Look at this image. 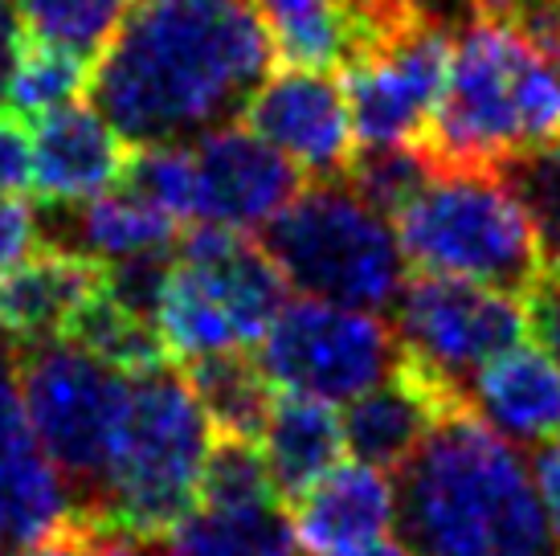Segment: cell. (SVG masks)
Listing matches in <instances>:
<instances>
[{
    "instance_id": "6da1fadb",
    "label": "cell",
    "mask_w": 560,
    "mask_h": 556,
    "mask_svg": "<svg viewBox=\"0 0 560 556\" xmlns=\"http://www.w3.org/2000/svg\"><path fill=\"white\" fill-rule=\"evenodd\" d=\"M275 58L254 0H131L86 91L131 148L192 143L234 124Z\"/></svg>"
},
{
    "instance_id": "7a4b0ae2",
    "label": "cell",
    "mask_w": 560,
    "mask_h": 556,
    "mask_svg": "<svg viewBox=\"0 0 560 556\" xmlns=\"http://www.w3.org/2000/svg\"><path fill=\"white\" fill-rule=\"evenodd\" d=\"M397 532L413 556H557L524 459L470 405L438 417L397 471Z\"/></svg>"
},
{
    "instance_id": "3957f363",
    "label": "cell",
    "mask_w": 560,
    "mask_h": 556,
    "mask_svg": "<svg viewBox=\"0 0 560 556\" xmlns=\"http://www.w3.org/2000/svg\"><path fill=\"white\" fill-rule=\"evenodd\" d=\"M548 139H560V70L512 25L470 21L421 136L434 172H495L503 155Z\"/></svg>"
},
{
    "instance_id": "277c9868",
    "label": "cell",
    "mask_w": 560,
    "mask_h": 556,
    "mask_svg": "<svg viewBox=\"0 0 560 556\" xmlns=\"http://www.w3.org/2000/svg\"><path fill=\"white\" fill-rule=\"evenodd\" d=\"M213 421L192 397L185 372L168 364L127 377L124 409L110 433L107 487L94 520L160 541L180 516L197 508Z\"/></svg>"
},
{
    "instance_id": "5b68a950",
    "label": "cell",
    "mask_w": 560,
    "mask_h": 556,
    "mask_svg": "<svg viewBox=\"0 0 560 556\" xmlns=\"http://www.w3.org/2000/svg\"><path fill=\"white\" fill-rule=\"evenodd\" d=\"M262 246L287 287L336 308L381 315L409 278L389 217L369 209L343 181L303 188L262 230Z\"/></svg>"
},
{
    "instance_id": "8992f818",
    "label": "cell",
    "mask_w": 560,
    "mask_h": 556,
    "mask_svg": "<svg viewBox=\"0 0 560 556\" xmlns=\"http://www.w3.org/2000/svg\"><path fill=\"white\" fill-rule=\"evenodd\" d=\"M393 225L405 263L425 275L524 294L545 270L528 217L495 172H434Z\"/></svg>"
},
{
    "instance_id": "52a82bcc",
    "label": "cell",
    "mask_w": 560,
    "mask_h": 556,
    "mask_svg": "<svg viewBox=\"0 0 560 556\" xmlns=\"http://www.w3.org/2000/svg\"><path fill=\"white\" fill-rule=\"evenodd\" d=\"M16 385L37 442L74 495L79 516H98L107 487L110 433L124 409L127 372L110 369L70 340L21 348Z\"/></svg>"
},
{
    "instance_id": "ba28073f",
    "label": "cell",
    "mask_w": 560,
    "mask_h": 556,
    "mask_svg": "<svg viewBox=\"0 0 560 556\" xmlns=\"http://www.w3.org/2000/svg\"><path fill=\"white\" fill-rule=\"evenodd\" d=\"M262 369L282 393L315 402H352L401 364V344L373 311L324 299H287L262 336Z\"/></svg>"
},
{
    "instance_id": "9c48e42d",
    "label": "cell",
    "mask_w": 560,
    "mask_h": 556,
    "mask_svg": "<svg viewBox=\"0 0 560 556\" xmlns=\"http://www.w3.org/2000/svg\"><path fill=\"white\" fill-rule=\"evenodd\" d=\"M389 311L401 352L463 402L475 372L515 348L528 332L524 303L515 294L425 270L405 278Z\"/></svg>"
},
{
    "instance_id": "30bf717a",
    "label": "cell",
    "mask_w": 560,
    "mask_h": 556,
    "mask_svg": "<svg viewBox=\"0 0 560 556\" xmlns=\"http://www.w3.org/2000/svg\"><path fill=\"white\" fill-rule=\"evenodd\" d=\"M451 49V33L413 21L343 70L340 82L357 148L360 143H421L446 86Z\"/></svg>"
},
{
    "instance_id": "8fae6325",
    "label": "cell",
    "mask_w": 560,
    "mask_h": 556,
    "mask_svg": "<svg viewBox=\"0 0 560 556\" xmlns=\"http://www.w3.org/2000/svg\"><path fill=\"white\" fill-rule=\"evenodd\" d=\"M242 119L254 136L279 148L312 185L343 181L348 160L357 152L343 82L327 70H270Z\"/></svg>"
},
{
    "instance_id": "7c38bea8",
    "label": "cell",
    "mask_w": 560,
    "mask_h": 556,
    "mask_svg": "<svg viewBox=\"0 0 560 556\" xmlns=\"http://www.w3.org/2000/svg\"><path fill=\"white\" fill-rule=\"evenodd\" d=\"M188 148L201 188V221L209 225L242 233L266 230L303 193V172L249 127H213Z\"/></svg>"
},
{
    "instance_id": "4fadbf2b",
    "label": "cell",
    "mask_w": 560,
    "mask_h": 556,
    "mask_svg": "<svg viewBox=\"0 0 560 556\" xmlns=\"http://www.w3.org/2000/svg\"><path fill=\"white\" fill-rule=\"evenodd\" d=\"M74 495L33 433L13 352L0 356V556H16L74 524Z\"/></svg>"
},
{
    "instance_id": "5bb4252c",
    "label": "cell",
    "mask_w": 560,
    "mask_h": 556,
    "mask_svg": "<svg viewBox=\"0 0 560 556\" xmlns=\"http://www.w3.org/2000/svg\"><path fill=\"white\" fill-rule=\"evenodd\" d=\"M454 405L470 402L454 397L418 360L401 352V364L385 381H376L373 389H364L360 397L348 402L340 417L343 450H352L357 463L376 466V471H401L409 454L425 442V433L438 426V417Z\"/></svg>"
},
{
    "instance_id": "9a60e30c",
    "label": "cell",
    "mask_w": 560,
    "mask_h": 556,
    "mask_svg": "<svg viewBox=\"0 0 560 556\" xmlns=\"http://www.w3.org/2000/svg\"><path fill=\"white\" fill-rule=\"evenodd\" d=\"M295 544L307 556H360L397 528V483L364 463H336L287 503Z\"/></svg>"
},
{
    "instance_id": "2e32d148",
    "label": "cell",
    "mask_w": 560,
    "mask_h": 556,
    "mask_svg": "<svg viewBox=\"0 0 560 556\" xmlns=\"http://www.w3.org/2000/svg\"><path fill=\"white\" fill-rule=\"evenodd\" d=\"M131 143L94 107L70 103L33 124L30 188L42 205H79L124 181Z\"/></svg>"
},
{
    "instance_id": "e0dca14e",
    "label": "cell",
    "mask_w": 560,
    "mask_h": 556,
    "mask_svg": "<svg viewBox=\"0 0 560 556\" xmlns=\"http://www.w3.org/2000/svg\"><path fill=\"white\" fill-rule=\"evenodd\" d=\"M103 287V263L62 246H33L0 278V340L13 352L62 340L82 303Z\"/></svg>"
},
{
    "instance_id": "ac0fdd59",
    "label": "cell",
    "mask_w": 560,
    "mask_h": 556,
    "mask_svg": "<svg viewBox=\"0 0 560 556\" xmlns=\"http://www.w3.org/2000/svg\"><path fill=\"white\" fill-rule=\"evenodd\" d=\"M176 258L201 270L205 282L218 291L246 348L262 344L266 327L275 324V315L287 303V278L270 263L266 246L242 230L201 221L176 238Z\"/></svg>"
},
{
    "instance_id": "d6986e66",
    "label": "cell",
    "mask_w": 560,
    "mask_h": 556,
    "mask_svg": "<svg viewBox=\"0 0 560 556\" xmlns=\"http://www.w3.org/2000/svg\"><path fill=\"white\" fill-rule=\"evenodd\" d=\"M46 221L37 217V238L46 246L86 254L94 263H124L140 254H168L176 246V221L136 188L98 193L79 205H46Z\"/></svg>"
},
{
    "instance_id": "ffe728a7",
    "label": "cell",
    "mask_w": 560,
    "mask_h": 556,
    "mask_svg": "<svg viewBox=\"0 0 560 556\" xmlns=\"http://www.w3.org/2000/svg\"><path fill=\"white\" fill-rule=\"evenodd\" d=\"M467 402L508 442L545 447L560 438V364L536 344H515L475 372Z\"/></svg>"
},
{
    "instance_id": "44dd1931",
    "label": "cell",
    "mask_w": 560,
    "mask_h": 556,
    "mask_svg": "<svg viewBox=\"0 0 560 556\" xmlns=\"http://www.w3.org/2000/svg\"><path fill=\"white\" fill-rule=\"evenodd\" d=\"M258 450H262L266 471L275 479L279 499L291 503L340 463V414L327 402H315V397H303V393H279L275 405H270L262 433H258Z\"/></svg>"
},
{
    "instance_id": "7402d4cb",
    "label": "cell",
    "mask_w": 560,
    "mask_h": 556,
    "mask_svg": "<svg viewBox=\"0 0 560 556\" xmlns=\"http://www.w3.org/2000/svg\"><path fill=\"white\" fill-rule=\"evenodd\" d=\"M156 556H295V532L282 503L197 508L152 541Z\"/></svg>"
},
{
    "instance_id": "603a6c76",
    "label": "cell",
    "mask_w": 560,
    "mask_h": 556,
    "mask_svg": "<svg viewBox=\"0 0 560 556\" xmlns=\"http://www.w3.org/2000/svg\"><path fill=\"white\" fill-rule=\"evenodd\" d=\"M185 381L221 438L258 442L275 405V381L266 377L258 356H249L246 348L192 356L185 364Z\"/></svg>"
},
{
    "instance_id": "cb8c5ba5",
    "label": "cell",
    "mask_w": 560,
    "mask_h": 556,
    "mask_svg": "<svg viewBox=\"0 0 560 556\" xmlns=\"http://www.w3.org/2000/svg\"><path fill=\"white\" fill-rule=\"evenodd\" d=\"M62 340L79 344L82 352H91L94 360H103V364L127 372V377L164 369L172 360L156 320L127 311L124 303H115L103 287L82 303V311L70 320Z\"/></svg>"
},
{
    "instance_id": "d4e9b609",
    "label": "cell",
    "mask_w": 560,
    "mask_h": 556,
    "mask_svg": "<svg viewBox=\"0 0 560 556\" xmlns=\"http://www.w3.org/2000/svg\"><path fill=\"white\" fill-rule=\"evenodd\" d=\"M495 176L512 188V197L528 217L540 246V266L560 275V139L503 155Z\"/></svg>"
},
{
    "instance_id": "484cf974",
    "label": "cell",
    "mask_w": 560,
    "mask_h": 556,
    "mask_svg": "<svg viewBox=\"0 0 560 556\" xmlns=\"http://www.w3.org/2000/svg\"><path fill=\"white\" fill-rule=\"evenodd\" d=\"M131 0H16L13 9L37 46H54L91 62L107 49Z\"/></svg>"
},
{
    "instance_id": "4316f807",
    "label": "cell",
    "mask_w": 560,
    "mask_h": 556,
    "mask_svg": "<svg viewBox=\"0 0 560 556\" xmlns=\"http://www.w3.org/2000/svg\"><path fill=\"white\" fill-rule=\"evenodd\" d=\"M430 181H434V160L421 143H360L343 172V185L389 221Z\"/></svg>"
},
{
    "instance_id": "83f0119b",
    "label": "cell",
    "mask_w": 560,
    "mask_h": 556,
    "mask_svg": "<svg viewBox=\"0 0 560 556\" xmlns=\"http://www.w3.org/2000/svg\"><path fill=\"white\" fill-rule=\"evenodd\" d=\"M91 82V62H82L74 54L54 46H37L30 42L25 54H21V66H16L13 82H9V94L0 107H9L13 115H21L25 124H37L49 111L70 107Z\"/></svg>"
},
{
    "instance_id": "f1b7e54d",
    "label": "cell",
    "mask_w": 560,
    "mask_h": 556,
    "mask_svg": "<svg viewBox=\"0 0 560 556\" xmlns=\"http://www.w3.org/2000/svg\"><path fill=\"white\" fill-rule=\"evenodd\" d=\"M197 503H209V508H254V503H282V499L275 491L270 471H266L262 450L254 442H242V438H218L209 459H205Z\"/></svg>"
},
{
    "instance_id": "f546056e",
    "label": "cell",
    "mask_w": 560,
    "mask_h": 556,
    "mask_svg": "<svg viewBox=\"0 0 560 556\" xmlns=\"http://www.w3.org/2000/svg\"><path fill=\"white\" fill-rule=\"evenodd\" d=\"M168 254H140V258H124V263H103V291L124 303L136 315L156 320L164 287H168Z\"/></svg>"
},
{
    "instance_id": "4dcf8cb0",
    "label": "cell",
    "mask_w": 560,
    "mask_h": 556,
    "mask_svg": "<svg viewBox=\"0 0 560 556\" xmlns=\"http://www.w3.org/2000/svg\"><path fill=\"white\" fill-rule=\"evenodd\" d=\"M524 324L540 352L560 364V275L540 270L524 291Z\"/></svg>"
},
{
    "instance_id": "1f68e13d",
    "label": "cell",
    "mask_w": 560,
    "mask_h": 556,
    "mask_svg": "<svg viewBox=\"0 0 560 556\" xmlns=\"http://www.w3.org/2000/svg\"><path fill=\"white\" fill-rule=\"evenodd\" d=\"M33 172V131L21 115L0 107V193H25Z\"/></svg>"
},
{
    "instance_id": "d6a6232c",
    "label": "cell",
    "mask_w": 560,
    "mask_h": 556,
    "mask_svg": "<svg viewBox=\"0 0 560 556\" xmlns=\"http://www.w3.org/2000/svg\"><path fill=\"white\" fill-rule=\"evenodd\" d=\"M30 246H37V213L13 193H0V278L30 254Z\"/></svg>"
},
{
    "instance_id": "836d02e7",
    "label": "cell",
    "mask_w": 560,
    "mask_h": 556,
    "mask_svg": "<svg viewBox=\"0 0 560 556\" xmlns=\"http://www.w3.org/2000/svg\"><path fill=\"white\" fill-rule=\"evenodd\" d=\"M74 528H79V536L91 556H156L152 553V541L131 536L127 528H115V524H107V520L74 516Z\"/></svg>"
},
{
    "instance_id": "e575fe53",
    "label": "cell",
    "mask_w": 560,
    "mask_h": 556,
    "mask_svg": "<svg viewBox=\"0 0 560 556\" xmlns=\"http://www.w3.org/2000/svg\"><path fill=\"white\" fill-rule=\"evenodd\" d=\"M536 491H540L548 532H552V544H557L560 556V438H552V442L536 450Z\"/></svg>"
},
{
    "instance_id": "d590c367",
    "label": "cell",
    "mask_w": 560,
    "mask_h": 556,
    "mask_svg": "<svg viewBox=\"0 0 560 556\" xmlns=\"http://www.w3.org/2000/svg\"><path fill=\"white\" fill-rule=\"evenodd\" d=\"M25 46H30V33L21 25L16 9L0 4V103H4V94H9V82H13L16 66H21Z\"/></svg>"
},
{
    "instance_id": "8d00e7d4",
    "label": "cell",
    "mask_w": 560,
    "mask_h": 556,
    "mask_svg": "<svg viewBox=\"0 0 560 556\" xmlns=\"http://www.w3.org/2000/svg\"><path fill=\"white\" fill-rule=\"evenodd\" d=\"M16 556H91V553H86V544H82L79 528L70 524V528L62 532V536H54V541L33 544V548H25V553H16Z\"/></svg>"
},
{
    "instance_id": "74e56055",
    "label": "cell",
    "mask_w": 560,
    "mask_h": 556,
    "mask_svg": "<svg viewBox=\"0 0 560 556\" xmlns=\"http://www.w3.org/2000/svg\"><path fill=\"white\" fill-rule=\"evenodd\" d=\"M262 9L266 21H282V16L307 13V9H319V4H336V0H254Z\"/></svg>"
},
{
    "instance_id": "f35d334b",
    "label": "cell",
    "mask_w": 560,
    "mask_h": 556,
    "mask_svg": "<svg viewBox=\"0 0 560 556\" xmlns=\"http://www.w3.org/2000/svg\"><path fill=\"white\" fill-rule=\"evenodd\" d=\"M360 556H413V553H409L401 541H381V544H373L369 553H360Z\"/></svg>"
},
{
    "instance_id": "ab89813d",
    "label": "cell",
    "mask_w": 560,
    "mask_h": 556,
    "mask_svg": "<svg viewBox=\"0 0 560 556\" xmlns=\"http://www.w3.org/2000/svg\"><path fill=\"white\" fill-rule=\"evenodd\" d=\"M0 4H4V0H0Z\"/></svg>"
}]
</instances>
